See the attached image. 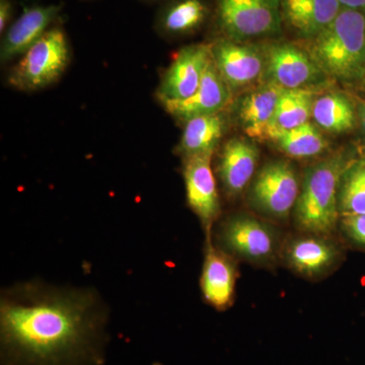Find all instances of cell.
I'll use <instances>...</instances> for the list:
<instances>
[{"label": "cell", "instance_id": "cell-1", "mask_svg": "<svg viewBox=\"0 0 365 365\" xmlns=\"http://www.w3.org/2000/svg\"><path fill=\"white\" fill-rule=\"evenodd\" d=\"M109 311L93 288L39 280L2 290L0 365H103Z\"/></svg>", "mask_w": 365, "mask_h": 365}, {"label": "cell", "instance_id": "cell-10", "mask_svg": "<svg viewBox=\"0 0 365 365\" xmlns=\"http://www.w3.org/2000/svg\"><path fill=\"white\" fill-rule=\"evenodd\" d=\"M211 59L232 91L254 85L265 72V56L254 46L230 39L210 45Z\"/></svg>", "mask_w": 365, "mask_h": 365}, {"label": "cell", "instance_id": "cell-22", "mask_svg": "<svg viewBox=\"0 0 365 365\" xmlns=\"http://www.w3.org/2000/svg\"><path fill=\"white\" fill-rule=\"evenodd\" d=\"M268 139L285 155L294 158H314L328 148L325 137L311 122L290 130L272 132Z\"/></svg>", "mask_w": 365, "mask_h": 365}, {"label": "cell", "instance_id": "cell-15", "mask_svg": "<svg viewBox=\"0 0 365 365\" xmlns=\"http://www.w3.org/2000/svg\"><path fill=\"white\" fill-rule=\"evenodd\" d=\"M284 90L272 81H265L240 100L237 119L247 136L258 140L268 139L276 108Z\"/></svg>", "mask_w": 365, "mask_h": 365}, {"label": "cell", "instance_id": "cell-27", "mask_svg": "<svg viewBox=\"0 0 365 365\" xmlns=\"http://www.w3.org/2000/svg\"><path fill=\"white\" fill-rule=\"evenodd\" d=\"M338 1L342 9L365 11V0H338Z\"/></svg>", "mask_w": 365, "mask_h": 365}, {"label": "cell", "instance_id": "cell-21", "mask_svg": "<svg viewBox=\"0 0 365 365\" xmlns=\"http://www.w3.org/2000/svg\"><path fill=\"white\" fill-rule=\"evenodd\" d=\"M314 100L316 93L309 88L283 91L269 135L272 132L290 130L307 123L313 113Z\"/></svg>", "mask_w": 365, "mask_h": 365}, {"label": "cell", "instance_id": "cell-7", "mask_svg": "<svg viewBox=\"0 0 365 365\" xmlns=\"http://www.w3.org/2000/svg\"><path fill=\"white\" fill-rule=\"evenodd\" d=\"M223 251L255 264L272 262L279 250V235L270 223L248 215L227 218L220 230Z\"/></svg>", "mask_w": 365, "mask_h": 365}, {"label": "cell", "instance_id": "cell-23", "mask_svg": "<svg viewBox=\"0 0 365 365\" xmlns=\"http://www.w3.org/2000/svg\"><path fill=\"white\" fill-rule=\"evenodd\" d=\"M207 14L202 0H177L163 11L160 26L170 35L191 33L202 25Z\"/></svg>", "mask_w": 365, "mask_h": 365}, {"label": "cell", "instance_id": "cell-13", "mask_svg": "<svg viewBox=\"0 0 365 365\" xmlns=\"http://www.w3.org/2000/svg\"><path fill=\"white\" fill-rule=\"evenodd\" d=\"M232 95V90L211 59L200 86L193 96L186 100L163 103V105L169 114L185 123L193 118L222 112L230 102Z\"/></svg>", "mask_w": 365, "mask_h": 365}, {"label": "cell", "instance_id": "cell-14", "mask_svg": "<svg viewBox=\"0 0 365 365\" xmlns=\"http://www.w3.org/2000/svg\"><path fill=\"white\" fill-rule=\"evenodd\" d=\"M61 6L58 4L29 6L6 31L0 49L1 62L9 61L25 54L48 30L57 18Z\"/></svg>", "mask_w": 365, "mask_h": 365}, {"label": "cell", "instance_id": "cell-29", "mask_svg": "<svg viewBox=\"0 0 365 365\" xmlns=\"http://www.w3.org/2000/svg\"><path fill=\"white\" fill-rule=\"evenodd\" d=\"M364 160H365V158H364Z\"/></svg>", "mask_w": 365, "mask_h": 365}, {"label": "cell", "instance_id": "cell-5", "mask_svg": "<svg viewBox=\"0 0 365 365\" xmlns=\"http://www.w3.org/2000/svg\"><path fill=\"white\" fill-rule=\"evenodd\" d=\"M217 16L228 39L274 36L281 31V0H218Z\"/></svg>", "mask_w": 365, "mask_h": 365}, {"label": "cell", "instance_id": "cell-19", "mask_svg": "<svg viewBox=\"0 0 365 365\" xmlns=\"http://www.w3.org/2000/svg\"><path fill=\"white\" fill-rule=\"evenodd\" d=\"M178 151L184 158L211 155L222 140L225 119L220 113L190 119L184 123Z\"/></svg>", "mask_w": 365, "mask_h": 365}, {"label": "cell", "instance_id": "cell-17", "mask_svg": "<svg viewBox=\"0 0 365 365\" xmlns=\"http://www.w3.org/2000/svg\"><path fill=\"white\" fill-rule=\"evenodd\" d=\"M341 9L338 0H281L282 20L304 39L318 37Z\"/></svg>", "mask_w": 365, "mask_h": 365}, {"label": "cell", "instance_id": "cell-8", "mask_svg": "<svg viewBox=\"0 0 365 365\" xmlns=\"http://www.w3.org/2000/svg\"><path fill=\"white\" fill-rule=\"evenodd\" d=\"M267 81L285 90L307 88L321 81L324 72L311 53L292 43L269 46L265 56Z\"/></svg>", "mask_w": 365, "mask_h": 365}, {"label": "cell", "instance_id": "cell-9", "mask_svg": "<svg viewBox=\"0 0 365 365\" xmlns=\"http://www.w3.org/2000/svg\"><path fill=\"white\" fill-rule=\"evenodd\" d=\"M210 61V45H189L180 50L158 86L160 102L182 101L193 96Z\"/></svg>", "mask_w": 365, "mask_h": 365}, {"label": "cell", "instance_id": "cell-6", "mask_svg": "<svg viewBox=\"0 0 365 365\" xmlns=\"http://www.w3.org/2000/svg\"><path fill=\"white\" fill-rule=\"evenodd\" d=\"M299 191V180L294 165L287 160H271L255 178L249 200L262 215L283 220L294 210Z\"/></svg>", "mask_w": 365, "mask_h": 365}, {"label": "cell", "instance_id": "cell-3", "mask_svg": "<svg viewBox=\"0 0 365 365\" xmlns=\"http://www.w3.org/2000/svg\"><path fill=\"white\" fill-rule=\"evenodd\" d=\"M350 163L337 155L307 168L294 207L295 223L302 232L322 235L335 230L341 178Z\"/></svg>", "mask_w": 365, "mask_h": 365}, {"label": "cell", "instance_id": "cell-2", "mask_svg": "<svg viewBox=\"0 0 365 365\" xmlns=\"http://www.w3.org/2000/svg\"><path fill=\"white\" fill-rule=\"evenodd\" d=\"M311 55L326 76L354 83L365 78V11L341 9L313 39Z\"/></svg>", "mask_w": 365, "mask_h": 365}, {"label": "cell", "instance_id": "cell-16", "mask_svg": "<svg viewBox=\"0 0 365 365\" xmlns=\"http://www.w3.org/2000/svg\"><path fill=\"white\" fill-rule=\"evenodd\" d=\"M260 151L247 138L230 139L223 146L218 163V175L225 193L239 196L253 179Z\"/></svg>", "mask_w": 365, "mask_h": 365}, {"label": "cell", "instance_id": "cell-28", "mask_svg": "<svg viewBox=\"0 0 365 365\" xmlns=\"http://www.w3.org/2000/svg\"><path fill=\"white\" fill-rule=\"evenodd\" d=\"M357 120H359L362 130L365 132V100L357 101L356 106Z\"/></svg>", "mask_w": 365, "mask_h": 365}, {"label": "cell", "instance_id": "cell-12", "mask_svg": "<svg viewBox=\"0 0 365 365\" xmlns=\"http://www.w3.org/2000/svg\"><path fill=\"white\" fill-rule=\"evenodd\" d=\"M205 257L200 287L204 299L220 311L232 307L234 302L237 269L230 255L213 246L211 232L206 234Z\"/></svg>", "mask_w": 365, "mask_h": 365}, {"label": "cell", "instance_id": "cell-18", "mask_svg": "<svg viewBox=\"0 0 365 365\" xmlns=\"http://www.w3.org/2000/svg\"><path fill=\"white\" fill-rule=\"evenodd\" d=\"M319 235L297 237L287 245L288 265L300 275L312 278L324 275L339 261L340 251L336 245Z\"/></svg>", "mask_w": 365, "mask_h": 365}, {"label": "cell", "instance_id": "cell-4", "mask_svg": "<svg viewBox=\"0 0 365 365\" xmlns=\"http://www.w3.org/2000/svg\"><path fill=\"white\" fill-rule=\"evenodd\" d=\"M68 61L66 34L59 28L49 29L24 54L9 76V83L21 91L41 90L61 76Z\"/></svg>", "mask_w": 365, "mask_h": 365}, {"label": "cell", "instance_id": "cell-24", "mask_svg": "<svg viewBox=\"0 0 365 365\" xmlns=\"http://www.w3.org/2000/svg\"><path fill=\"white\" fill-rule=\"evenodd\" d=\"M338 207L343 216L365 215V160L351 162L341 178Z\"/></svg>", "mask_w": 365, "mask_h": 365}, {"label": "cell", "instance_id": "cell-11", "mask_svg": "<svg viewBox=\"0 0 365 365\" xmlns=\"http://www.w3.org/2000/svg\"><path fill=\"white\" fill-rule=\"evenodd\" d=\"M184 181L187 201L206 234L220 215V201L212 168L211 155L184 158Z\"/></svg>", "mask_w": 365, "mask_h": 365}, {"label": "cell", "instance_id": "cell-25", "mask_svg": "<svg viewBox=\"0 0 365 365\" xmlns=\"http://www.w3.org/2000/svg\"><path fill=\"white\" fill-rule=\"evenodd\" d=\"M341 227L350 241L365 248V215L343 216Z\"/></svg>", "mask_w": 365, "mask_h": 365}, {"label": "cell", "instance_id": "cell-26", "mask_svg": "<svg viewBox=\"0 0 365 365\" xmlns=\"http://www.w3.org/2000/svg\"><path fill=\"white\" fill-rule=\"evenodd\" d=\"M13 14V4L11 0H0V32L6 31V26Z\"/></svg>", "mask_w": 365, "mask_h": 365}, {"label": "cell", "instance_id": "cell-20", "mask_svg": "<svg viewBox=\"0 0 365 365\" xmlns=\"http://www.w3.org/2000/svg\"><path fill=\"white\" fill-rule=\"evenodd\" d=\"M312 117L323 130L343 133L354 127L356 107L344 93H329L316 98Z\"/></svg>", "mask_w": 365, "mask_h": 365}]
</instances>
